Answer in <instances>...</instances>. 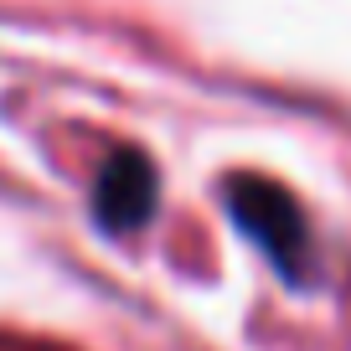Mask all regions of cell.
<instances>
[{"label":"cell","mask_w":351,"mask_h":351,"mask_svg":"<svg viewBox=\"0 0 351 351\" xmlns=\"http://www.w3.org/2000/svg\"><path fill=\"white\" fill-rule=\"evenodd\" d=\"M93 212L104 228L134 232L155 212V165L140 150H114L99 171V186H93Z\"/></svg>","instance_id":"7a4b0ae2"},{"label":"cell","mask_w":351,"mask_h":351,"mask_svg":"<svg viewBox=\"0 0 351 351\" xmlns=\"http://www.w3.org/2000/svg\"><path fill=\"white\" fill-rule=\"evenodd\" d=\"M228 212L289 285H305L310 279V228H305L300 202L279 181H269V176H232Z\"/></svg>","instance_id":"6da1fadb"}]
</instances>
